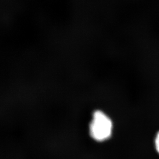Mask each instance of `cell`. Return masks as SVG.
Here are the masks:
<instances>
[{"label":"cell","instance_id":"1","mask_svg":"<svg viewBox=\"0 0 159 159\" xmlns=\"http://www.w3.org/2000/svg\"><path fill=\"white\" fill-rule=\"evenodd\" d=\"M113 122L111 118L102 111L93 112L89 124V131L92 139L96 142H104L111 137Z\"/></svg>","mask_w":159,"mask_h":159},{"label":"cell","instance_id":"2","mask_svg":"<svg viewBox=\"0 0 159 159\" xmlns=\"http://www.w3.org/2000/svg\"><path fill=\"white\" fill-rule=\"evenodd\" d=\"M153 143L155 150L159 155V130L155 135Z\"/></svg>","mask_w":159,"mask_h":159}]
</instances>
